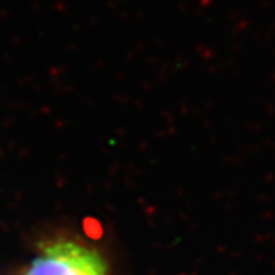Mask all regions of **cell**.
Masks as SVG:
<instances>
[{
	"instance_id": "1",
	"label": "cell",
	"mask_w": 275,
	"mask_h": 275,
	"mask_svg": "<svg viewBox=\"0 0 275 275\" xmlns=\"http://www.w3.org/2000/svg\"><path fill=\"white\" fill-rule=\"evenodd\" d=\"M25 275H107L99 254L74 242H55L41 251Z\"/></svg>"
}]
</instances>
